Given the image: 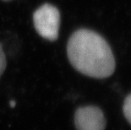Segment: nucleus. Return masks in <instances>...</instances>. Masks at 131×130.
Instances as JSON below:
<instances>
[{
	"mask_svg": "<svg viewBox=\"0 0 131 130\" xmlns=\"http://www.w3.org/2000/svg\"><path fill=\"white\" fill-rule=\"evenodd\" d=\"M67 54L75 69L91 78H107L115 70L109 44L93 30L80 29L74 32L68 41Z\"/></svg>",
	"mask_w": 131,
	"mask_h": 130,
	"instance_id": "obj_1",
	"label": "nucleus"
},
{
	"mask_svg": "<svg viewBox=\"0 0 131 130\" xmlns=\"http://www.w3.org/2000/svg\"><path fill=\"white\" fill-rule=\"evenodd\" d=\"M33 23L41 37L51 41L57 40L60 26V14L56 7L46 4L38 8L33 15Z\"/></svg>",
	"mask_w": 131,
	"mask_h": 130,
	"instance_id": "obj_2",
	"label": "nucleus"
},
{
	"mask_svg": "<svg viewBox=\"0 0 131 130\" xmlns=\"http://www.w3.org/2000/svg\"><path fill=\"white\" fill-rule=\"evenodd\" d=\"M74 124L77 130H104L106 119L99 107H82L75 112Z\"/></svg>",
	"mask_w": 131,
	"mask_h": 130,
	"instance_id": "obj_3",
	"label": "nucleus"
},
{
	"mask_svg": "<svg viewBox=\"0 0 131 130\" xmlns=\"http://www.w3.org/2000/svg\"><path fill=\"white\" fill-rule=\"evenodd\" d=\"M123 111H124V117H126L128 122L131 124V94L125 98L124 106H123Z\"/></svg>",
	"mask_w": 131,
	"mask_h": 130,
	"instance_id": "obj_4",
	"label": "nucleus"
},
{
	"mask_svg": "<svg viewBox=\"0 0 131 130\" xmlns=\"http://www.w3.org/2000/svg\"><path fill=\"white\" fill-rule=\"evenodd\" d=\"M5 68H6V57H5L4 50L0 44V75L4 73Z\"/></svg>",
	"mask_w": 131,
	"mask_h": 130,
	"instance_id": "obj_5",
	"label": "nucleus"
},
{
	"mask_svg": "<svg viewBox=\"0 0 131 130\" xmlns=\"http://www.w3.org/2000/svg\"><path fill=\"white\" fill-rule=\"evenodd\" d=\"M9 105H10V107H15V102L14 101H10V103H9Z\"/></svg>",
	"mask_w": 131,
	"mask_h": 130,
	"instance_id": "obj_6",
	"label": "nucleus"
}]
</instances>
